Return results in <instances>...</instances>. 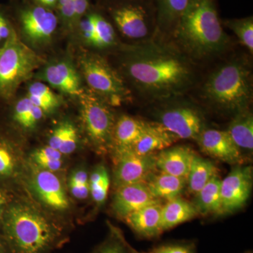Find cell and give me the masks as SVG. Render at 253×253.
<instances>
[{"instance_id":"cell-9","label":"cell","mask_w":253,"mask_h":253,"mask_svg":"<svg viewBox=\"0 0 253 253\" xmlns=\"http://www.w3.org/2000/svg\"><path fill=\"white\" fill-rule=\"evenodd\" d=\"M82 121L88 137L95 147L106 150L113 146L116 120L109 104L99 95L83 92L81 95Z\"/></svg>"},{"instance_id":"cell-8","label":"cell","mask_w":253,"mask_h":253,"mask_svg":"<svg viewBox=\"0 0 253 253\" xmlns=\"http://www.w3.org/2000/svg\"><path fill=\"white\" fill-rule=\"evenodd\" d=\"M82 72L93 92L109 104L120 105L129 96L122 76L99 55L86 54L82 58Z\"/></svg>"},{"instance_id":"cell-43","label":"cell","mask_w":253,"mask_h":253,"mask_svg":"<svg viewBox=\"0 0 253 253\" xmlns=\"http://www.w3.org/2000/svg\"><path fill=\"white\" fill-rule=\"evenodd\" d=\"M6 207H7V198L6 194L0 189V219L2 217Z\"/></svg>"},{"instance_id":"cell-24","label":"cell","mask_w":253,"mask_h":253,"mask_svg":"<svg viewBox=\"0 0 253 253\" xmlns=\"http://www.w3.org/2000/svg\"><path fill=\"white\" fill-rule=\"evenodd\" d=\"M241 153H252L253 149V116L249 109L236 113L226 129Z\"/></svg>"},{"instance_id":"cell-31","label":"cell","mask_w":253,"mask_h":253,"mask_svg":"<svg viewBox=\"0 0 253 253\" xmlns=\"http://www.w3.org/2000/svg\"><path fill=\"white\" fill-rule=\"evenodd\" d=\"M92 253H129L127 242L122 233L112 228L111 234L104 242L94 250Z\"/></svg>"},{"instance_id":"cell-7","label":"cell","mask_w":253,"mask_h":253,"mask_svg":"<svg viewBox=\"0 0 253 253\" xmlns=\"http://www.w3.org/2000/svg\"><path fill=\"white\" fill-rule=\"evenodd\" d=\"M182 96L160 101L156 111V121L178 139L197 141L206 128L202 111L192 102Z\"/></svg>"},{"instance_id":"cell-30","label":"cell","mask_w":253,"mask_h":253,"mask_svg":"<svg viewBox=\"0 0 253 253\" xmlns=\"http://www.w3.org/2000/svg\"><path fill=\"white\" fill-rule=\"evenodd\" d=\"M91 197L97 205L104 204L107 199L110 186V177L104 166H98L91 173L89 179Z\"/></svg>"},{"instance_id":"cell-39","label":"cell","mask_w":253,"mask_h":253,"mask_svg":"<svg viewBox=\"0 0 253 253\" xmlns=\"http://www.w3.org/2000/svg\"><path fill=\"white\" fill-rule=\"evenodd\" d=\"M70 124L71 123H63L54 129L49 138V146L55 149L59 150L61 143L66 135Z\"/></svg>"},{"instance_id":"cell-38","label":"cell","mask_w":253,"mask_h":253,"mask_svg":"<svg viewBox=\"0 0 253 253\" xmlns=\"http://www.w3.org/2000/svg\"><path fill=\"white\" fill-rule=\"evenodd\" d=\"M56 6L63 21L68 23H76L73 0H58Z\"/></svg>"},{"instance_id":"cell-22","label":"cell","mask_w":253,"mask_h":253,"mask_svg":"<svg viewBox=\"0 0 253 253\" xmlns=\"http://www.w3.org/2000/svg\"><path fill=\"white\" fill-rule=\"evenodd\" d=\"M145 184L156 199L168 201L180 197L186 187V179L155 172L148 177Z\"/></svg>"},{"instance_id":"cell-11","label":"cell","mask_w":253,"mask_h":253,"mask_svg":"<svg viewBox=\"0 0 253 253\" xmlns=\"http://www.w3.org/2000/svg\"><path fill=\"white\" fill-rule=\"evenodd\" d=\"M113 181L116 188L145 182L151 174L158 170L156 154L138 155L130 151L117 153Z\"/></svg>"},{"instance_id":"cell-6","label":"cell","mask_w":253,"mask_h":253,"mask_svg":"<svg viewBox=\"0 0 253 253\" xmlns=\"http://www.w3.org/2000/svg\"><path fill=\"white\" fill-rule=\"evenodd\" d=\"M107 12L120 33L136 43L148 41L156 35V11L152 0L108 2Z\"/></svg>"},{"instance_id":"cell-23","label":"cell","mask_w":253,"mask_h":253,"mask_svg":"<svg viewBox=\"0 0 253 253\" xmlns=\"http://www.w3.org/2000/svg\"><path fill=\"white\" fill-rule=\"evenodd\" d=\"M199 215L192 203L180 197L167 201L161 208V227L163 232L186 222Z\"/></svg>"},{"instance_id":"cell-42","label":"cell","mask_w":253,"mask_h":253,"mask_svg":"<svg viewBox=\"0 0 253 253\" xmlns=\"http://www.w3.org/2000/svg\"><path fill=\"white\" fill-rule=\"evenodd\" d=\"M71 184H89V178L87 173L84 170H78L73 173L70 179Z\"/></svg>"},{"instance_id":"cell-21","label":"cell","mask_w":253,"mask_h":253,"mask_svg":"<svg viewBox=\"0 0 253 253\" xmlns=\"http://www.w3.org/2000/svg\"><path fill=\"white\" fill-rule=\"evenodd\" d=\"M149 122L132 116H121L116 121L113 134V146L116 152L129 151L146 130Z\"/></svg>"},{"instance_id":"cell-35","label":"cell","mask_w":253,"mask_h":253,"mask_svg":"<svg viewBox=\"0 0 253 253\" xmlns=\"http://www.w3.org/2000/svg\"><path fill=\"white\" fill-rule=\"evenodd\" d=\"M61 156L62 154L60 153L59 150L55 149L48 145L45 147L41 148L35 151L32 158L33 161L38 166L46 161L61 159Z\"/></svg>"},{"instance_id":"cell-44","label":"cell","mask_w":253,"mask_h":253,"mask_svg":"<svg viewBox=\"0 0 253 253\" xmlns=\"http://www.w3.org/2000/svg\"><path fill=\"white\" fill-rule=\"evenodd\" d=\"M0 253H12L4 236H0Z\"/></svg>"},{"instance_id":"cell-28","label":"cell","mask_w":253,"mask_h":253,"mask_svg":"<svg viewBox=\"0 0 253 253\" xmlns=\"http://www.w3.org/2000/svg\"><path fill=\"white\" fill-rule=\"evenodd\" d=\"M223 26L229 28L240 42L253 54V16L240 18H229L221 21Z\"/></svg>"},{"instance_id":"cell-37","label":"cell","mask_w":253,"mask_h":253,"mask_svg":"<svg viewBox=\"0 0 253 253\" xmlns=\"http://www.w3.org/2000/svg\"><path fill=\"white\" fill-rule=\"evenodd\" d=\"M79 23L82 36L85 40L86 42L92 45L95 36V26L92 11L86 13L85 16L81 18Z\"/></svg>"},{"instance_id":"cell-17","label":"cell","mask_w":253,"mask_h":253,"mask_svg":"<svg viewBox=\"0 0 253 253\" xmlns=\"http://www.w3.org/2000/svg\"><path fill=\"white\" fill-rule=\"evenodd\" d=\"M35 189L41 201L48 207L63 211L67 209L69 202L62 184L54 172L38 171L34 176Z\"/></svg>"},{"instance_id":"cell-13","label":"cell","mask_w":253,"mask_h":253,"mask_svg":"<svg viewBox=\"0 0 253 253\" xmlns=\"http://www.w3.org/2000/svg\"><path fill=\"white\" fill-rule=\"evenodd\" d=\"M196 142L211 157L234 166L243 165L244 156L226 130L206 128Z\"/></svg>"},{"instance_id":"cell-2","label":"cell","mask_w":253,"mask_h":253,"mask_svg":"<svg viewBox=\"0 0 253 253\" xmlns=\"http://www.w3.org/2000/svg\"><path fill=\"white\" fill-rule=\"evenodd\" d=\"M172 38L174 45L192 61L224 54L230 39L219 17L217 0H190Z\"/></svg>"},{"instance_id":"cell-16","label":"cell","mask_w":253,"mask_h":253,"mask_svg":"<svg viewBox=\"0 0 253 253\" xmlns=\"http://www.w3.org/2000/svg\"><path fill=\"white\" fill-rule=\"evenodd\" d=\"M161 202L149 205L130 213L123 219L131 230L144 239H155L163 233Z\"/></svg>"},{"instance_id":"cell-40","label":"cell","mask_w":253,"mask_h":253,"mask_svg":"<svg viewBox=\"0 0 253 253\" xmlns=\"http://www.w3.org/2000/svg\"><path fill=\"white\" fill-rule=\"evenodd\" d=\"M69 185L71 194L76 199H85L90 193V191H89V184H78L70 183Z\"/></svg>"},{"instance_id":"cell-34","label":"cell","mask_w":253,"mask_h":253,"mask_svg":"<svg viewBox=\"0 0 253 253\" xmlns=\"http://www.w3.org/2000/svg\"><path fill=\"white\" fill-rule=\"evenodd\" d=\"M16 160L9 146L0 143V176H11L14 172Z\"/></svg>"},{"instance_id":"cell-10","label":"cell","mask_w":253,"mask_h":253,"mask_svg":"<svg viewBox=\"0 0 253 253\" xmlns=\"http://www.w3.org/2000/svg\"><path fill=\"white\" fill-rule=\"evenodd\" d=\"M253 186V168L237 165L221 180L222 214H231L244 207L249 200Z\"/></svg>"},{"instance_id":"cell-36","label":"cell","mask_w":253,"mask_h":253,"mask_svg":"<svg viewBox=\"0 0 253 253\" xmlns=\"http://www.w3.org/2000/svg\"><path fill=\"white\" fill-rule=\"evenodd\" d=\"M78 134L76 127L70 124L67 133L64 139L60 146L59 151L61 154L68 155L72 154L77 148Z\"/></svg>"},{"instance_id":"cell-41","label":"cell","mask_w":253,"mask_h":253,"mask_svg":"<svg viewBox=\"0 0 253 253\" xmlns=\"http://www.w3.org/2000/svg\"><path fill=\"white\" fill-rule=\"evenodd\" d=\"M76 22L84 17L89 9V0H73Z\"/></svg>"},{"instance_id":"cell-14","label":"cell","mask_w":253,"mask_h":253,"mask_svg":"<svg viewBox=\"0 0 253 253\" xmlns=\"http://www.w3.org/2000/svg\"><path fill=\"white\" fill-rule=\"evenodd\" d=\"M160 202L151 194L145 182L135 183L116 188L112 209L118 217L123 219L134 211Z\"/></svg>"},{"instance_id":"cell-19","label":"cell","mask_w":253,"mask_h":253,"mask_svg":"<svg viewBox=\"0 0 253 253\" xmlns=\"http://www.w3.org/2000/svg\"><path fill=\"white\" fill-rule=\"evenodd\" d=\"M178 139L159 123L149 122L142 135L129 151L138 155L156 154L172 146Z\"/></svg>"},{"instance_id":"cell-15","label":"cell","mask_w":253,"mask_h":253,"mask_svg":"<svg viewBox=\"0 0 253 253\" xmlns=\"http://www.w3.org/2000/svg\"><path fill=\"white\" fill-rule=\"evenodd\" d=\"M196 154L188 146H169L156 153V168L159 172L187 179Z\"/></svg>"},{"instance_id":"cell-3","label":"cell","mask_w":253,"mask_h":253,"mask_svg":"<svg viewBox=\"0 0 253 253\" xmlns=\"http://www.w3.org/2000/svg\"><path fill=\"white\" fill-rule=\"evenodd\" d=\"M1 221L12 253H50L66 240L59 224L24 203L7 206Z\"/></svg>"},{"instance_id":"cell-25","label":"cell","mask_w":253,"mask_h":253,"mask_svg":"<svg viewBox=\"0 0 253 253\" xmlns=\"http://www.w3.org/2000/svg\"><path fill=\"white\" fill-rule=\"evenodd\" d=\"M221 179L213 177L197 194L192 203L199 214H222L220 192Z\"/></svg>"},{"instance_id":"cell-33","label":"cell","mask_w":253,"mask_h":253,"mask_svg":"<svg viewBox=\"0 0 253 253\" xmlns=\"http://www.w3.org/2000/svg\"><path fill=\"white\" fill-rule=\"evenodd\" d=\"M28 96L36 98L45 101L56 109L59 104V100L56 94L50 89L49 86L43 83H34L28 89Z\"/></svg>"},{"instance_id":"cell-46","label":"cell","mask_w":253,"mask_h":253,"mask_svg":"<svg viewBox=\"0 0 253 253\" xmlns=\"http://www.w3.org/2000/svg\"><path fill=\"white\" fill-rule=\"evenodd\" d=\"M244 253H252V252H251V251H247V252Z\"/></svg>"},{"instance_id":"cell-32","label":"cell","mask_w":253,"mask_h":253,"mask_svg":"<svg viewBox=\"0 0 253 253\" xmlns=\"http://www.w3.org/2000/svg\"><path fill=\"white\" fill-rule=\"evenodd\" d=\"M129 253H196L194 244L191 243L176 242L169 243L158 246L148 252H140L133 249L127 243Z\"/></svg>"},{"instance_id":"cell-26","label":"cell","mask_w":253,"mask_h":253,"mask_svg":"<svg viewBox=\"0 0 253 253\" xmlns=\"http://www.w3.org/2000/svg\"><path fill=\"white\" fill-rule=\"evenodd\" d=\"M217 172V168L211 161L195 155L186 179V187L190 194H197L213 177L218 175Z\"/></svg>"},{"instance_id":"cell-27","label":"cell","mask_w":253,"mask_h":253,"mask_svg":"<svg viewBox=\"0 0 253 253\" xmlns=\"http://www.w3.org/2000/svg\"><path fill=\"white\" fill-rule=\"evenodd\" d=\"M44 111L31 102L28 96L20 99L14 108V119L19 126L27 129L34 127L42 118Z\"/></svg>"},{"instance_id":"cell-1","label":"cell","mask_w":253,"mask_h":253,"mask_svg":"<svg viewBox=\"0 0 253 253\" xmlns=\"http://www.w3.org/2000/svg\"><path fill=\"white\" fill-rule=\"evenodd\" d=\"M122 69L143 99L160 102L184 96L196 83L194 63L172 41L155 36L126 47Z\"/></svg>"},{"instance_id":"cell-18","label":"cell","mask_w":253,"mask_h":253,"mask_svg":"<svg viewBox=\"0 0 253 253\" xmlns=\"http://www.w3.org/2000/svg\"><path fill=\"white\" fill-rule=\"evenodd\" d=\"M190 0H152L156 11L155 36L168 40L172 38Z\"/></svg>"},{"instance_id":"cell-29","label":"cell","mask_w":253,"mask_h":253,"mask_svg":"<svg viewBox=\"0 0 253 253\" xmlns=\"http://www.w3.org/2000/svg\"><path fill=\"white\" fill-rule=\"evenodd\" d=\"M95 26V36L92 45L108 48L116 42V33L113 23L106 16L97 11H92Z\"/></svg>"},{"instance_id":"cell-20","label":"cell","mask_w":253,"mask_h":253,"mask_svg":"<svg viewBox=\"0 0 253 253\" xmlns=\"http://www.w3.org/2000/svg\"><path fill=\"white\" fill-rule=\"evenodd\" d=\"M42 78L50 85L66 94L80 96L84 92L77 71L69 63L50 65L43 72Z\"/></svg>"},{"instance_id":"cell-4","label":"cell","mask_w":253,"mask_h":253,"mask_svg":"<svg viewBox=\"0 0 253 253\" xmlns=\"http://www.w3.org/2000/svg\"><path fill=\"white\" fill-rule=\"evenodd\" d=\"M201 97L213 109L235 115L249 109L252 101V73L241 58L221 63L203 83Z\"/></svg>"},{"instance_id":"cell-5","label":"cell","mask_w":253,"mask_h":253,"mask_svg":"<svg viewBox=\"0 0 253 253\" xmlns=\"http://www.w3.org/2000/svg\"><path fill=\"white\" fill-rule=\"evenodd\" d=\"M44 60L18 38L14 30L0 46V98L9 99Z\"/></svg>"},{"instance_id":"cell-12","label":"cell","mask_w":253,"mask_h":253,"mask_svg":"<svg viewBox=\"0 0 253 253\" xmlns=\"http://www.w3.org/2000/svg\"><path fill=\"white\" fill-rule=\"evenodd\" d=\"M18 19L23 35L33 44L49 41L58 26V18L54 11L39 4L23 8Z\"/></svg>"},{"instance_id":"cell-45","label":"cell","mask_w":253,"mask_h":253,"mask_svg":"<svg viewBox=\"0 0 253 253\" xmlns=\"http://www.w3.org/2000/svg\"><path fill=\"white\" fill-rule=\"evenodd\" d=\"M107 2H113V1H122V0H105Z\"/></svg>"}]
</instances>
